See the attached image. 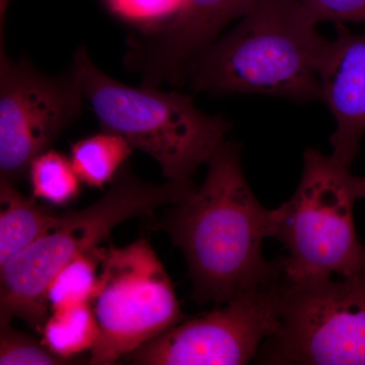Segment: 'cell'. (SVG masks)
<instances>
[{"instance_id":"obj_1","label":"cell","mask_w":365,"mask_h":365,"mask_svg":"<svg viewBox=\"0 0 365 365\" xmlns=\"http://www.w3.org/2000/svg\"><path fill=\"white\" fill-rule=\"evenodd\" d=\"M203 184L172 205L158 227L188 263L193 297L217 306L283 277L280 258L267 262L262 244L272 235L273 209L254 195L242 165V146L227 141L206 163Z\"/></svg>"},{"instance_id":"obj_2","label":"cell","mask_w":365,"mask_h":365,"mask_svg":"<svg viewBox=\"0 0 365 365\" xmlns=\"http://www.w3.org/2000/svg\"><path fill=\"white\" fill-rule=\"evenodd\" d=\"M300 0H258L239 23L190 61L186 81L213 96L321 101L327 42Z\"/></svg>"},{"instance_id":"obj_3","label":"cell","mask_w":365,"mask_h":365,"mask_svg":"<svg viewBox=\"0 0 365 365\" xmlns=\"http://www.w3.org/2000/svg\"><path fill=\"white\" fill-rule=\"evenodd\" d=\"M194 188V184L143 181L125 163L97 202L57 215L45 235L0 267V324L21 318L42 333L49 318L47 289L62 268L98 248L120 223L181 202Z\"/></svg>"},{"instance_id":"obj_4","label":"cell","mask_w":365,"mask_h":365,"mask_svg":"<svg viewBox=\"0 0 365 365\" xmlns=\"http://www.w3.org/2000/svg\"><path fill=\"white\" fill-rule=\"evenodd\" d=\"M71 69L102 130L128 141L162 168L168 181L194 184L192 177L225 141L232 123L205 114L193 96L158 88H133L106 74L78 48Z\"/></svg>"},{"instance_id":"obj_5","label":"cell","mask_w":365,"mask_h":365,"mask_svg":"<svg viewBox=\"0 0 365 365\" xmlns=\"http://www.w3.org/2000/svg\"><path fill=\"white\" fill-rule=\"evenodd\" d=\"M350 170L316 148L304 150L299 186L273 209L271 237L287 251L280 258L285 280L344 277L364 263L353 215L359 197Z\"/></svg>"},{"instance_id":"obj_6","label":"cell","mask_w":365,"mask_h":365,"mask_svg":"<svg viewBox=\"0 0 365 365\" xmlns=\"http://www.w3.org/2000/svg\"><path fill=\"white\" fill-rule=\"evenodd\" d=\"M263 364L365 365V259L351 275L283 277L280 324L259 351Z\"/></svg>"},{"instance_id":"obj_7","label":"cell","mask_w":365,"mask_h":365,"mask_svg":"<svg viewBox=\"0 0 365 365\" xmlns=\"http://www.w3.org/2000/svg\"><path fill=\"white\" fill-rule=\"evenodd\" d=\"M100 338L88 364H114L185 321L169 274L145 239L103 249L91 302Z\"/></svg>"},{"instance_id":"obj_8","label":"cell","mask_w":365,"mask_h":365,"mask_svg":"<svg viewBox=\"0 0 365 365\" xmlns=\"http://www.w3.org/2000/svg\"><path fill=\"white\" fill-rule=\"evenodd\" d=\"M83 101L71 68L46 76L29 60L9 58L0 43V181H21L81 116Z\"/></svg>"},{"instance_id":"obj_9","label":"cell","mask_w":365,"mask_h":365,"mask_svg":"<svg viewBox=\"0 0 365 365\" xmlns=\"http://www.w3.org/2000/svg\"><path fill=\"white\" fill-rule=\"evenodd\" d=\"M282 280L237 295L198 318L185 319L127 355V361L140 365L249 364L279 327Z\"/></svg>"},{"instance_id":"obj_10","label":"cell","mask_w":365,"mask_h":365,"mask_svg":"<svg viewBox=\"0 0 365 365\" xmlns=\"http://www.w3.org/2000/svg\"><path fill=\"white\" fill-rule=\"evenodd\" d=\"M258 0H184L167 20L132 33L124 61L141 76L143 86L186 83L187 66L222 36L225 26L241 19Z\"/></svg>"},{"instance_id":"obj_11","label":"cell","mask_w":365,"mask_h":365,"mask_svg":"<svg viewBox=\"0 0 365 365\" xmlns=\"http://www.w3.org/2000/svg\"><path fill=\"white\" fill-rule=\"evenodd\" d=\"M319 79L321 101L336 123L331 155L351 169L365 135V34L338 24L337 36L324 49Z\"/></svg>"},{"instance_id":"obj_12","label":"cell","mask_w":365,"mask_h":365,"mask_svg":"<svg viewBox=\"0 0 365 365\" xmlns=\"http://www.w3.org/2000/svg\"><path fill=\"white\" fill-rule=\"evenodd\" d=\"M0 267L40 239L57 215L35 199L24 196L14 184L0 181Z\"/></svg>"},{"instance_id":"obj_13","label":"cell","mask_w":365,"mask_h":365,"mask_svg":"<svg viewBox=\"0 0 365 365\" xmlns=\"http://www.w3.org/2000/svg\"><path fill=\"white\" fill-rule=\"evenodd\" d=\"M132 150L124 137L102 130L72 144L71 160L81 182L104 188L126 163Z\"/></svg>"},{"instance_id":"obj_14","label":"cell","mask_w":365,"mask_h":365,"mask_svg":"<svg viewBox=\"0 0 365 365\" xmlns=\"http://www.w3.org/2000/svg\"><path fill=\"white\" fill-rule=\"evenodd\" d=\"M43 339L52 352L66 359L91 350L100 338V326L91 302L52 312L43 329Z\"/></svg>"},{"instance_id":"obj_15","label":"cell","mask_w":365,"mask_h":365,"mask_svg":"<svg viewBox=\"0 0 365 365\" xmlns=\"http://www.w3.org/2000/svg\"><path fill=\"white\" fill-rule=\"evenodd\" d=\"M35 198L62 206L76 200L81 192V179L71 158L55 150L41 153L28 172Z\"/></svg>"},{"instance_id":"obj_16","label":"cell","mask_w":365,"mask_h":365,"mask_svg":"<svg viewBox=\"0 0 365 365\" xmlns=\"http://www.w3.org/2000/svg\"><path fill=\"white\" fill-rule=\"evenodd\" d=\"M102 253L103 249L98 247L81 255L56 274L46 295L51 312L91 302L98 287Z\"/></svg>"},{"instance_id":"obj_17","label":"cell","mask_w":365,"mask_h":365,"mask_svg":"<svg viewBox=\"0 0 365 365\" xmlns=\"http://www.w3.org/2000/svg\"><path fill=\"white\" fill-rule=\"evenodd\" d=\"M71 361L55 354L42 341L14 330L11 323L0 324V364L57 365Z\"/></svg>"},{"instance_id":"obj_18","label":"cell","mask_w":365,"mask_h":365,"mask_svg":"<svg viewBox=\"0 0 365 365\" xmlns=\"http://www.w3.org/2000/svg\"><path fill=\"white\" fill-rule=\"evenodd\" d=\"M182 2L184 0H106L113 14L140 28L167 20L176 13Z\"/></svg>"},{"instance_id":"obj_19","label":"cell","mask_w":365,"mask_h":365,"mask_svg":"<svg viewBox=\"0 0 365 365\" xmlns=\"http://www.w3.org/2000/svg\"><path fill=\"white\" fill-rule=\"evenodd\" d=\"M317 23H365V0H300Z\"/></svg>"},{"instance_id":"obj_20","label":"cell","mask_w":365,"mask_h":365,"mask_svg":"<svg viewBox=\"0 0 365 365\" xmlns=\"http://www.w3.org/2000/svg\"><path fill=\"white\" fill-rule=\"evenodd\" d=\"M9 4V0H0V42H4V21H6Z\"/></svg>"},{"instance_id":"obj_21","label":"cell","mask_w":365,"mask_h":365,"mask_svg":"<svg viewBox=\"0 0 365 365\" xmlns=\"http://www.w3.org/2000/svg\"><path fill=\"white\" fill-rule=\"evenodd\" d=\"M355 186L359 199H365V177L355 176Z\"/></svg>"}]
</instances>
